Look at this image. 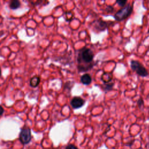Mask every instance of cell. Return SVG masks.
<instances>
[{
  "label": "cell",
  "instance_id": "8fae6325",
  "mask_svg": "<svg viewBox=\"0 0 149 149\" xmlns=\"http://www.w3.org/2000/svg\"><path fill=\"white\" fill-rule=\"evenodd\" d=\"M116 2L120 6L122 7H124L126 5V3H127V1H123V0H117L116 1Z\"/></svg>",
  "mask_w": 149,
  "mask_h": 149
},
{
  "label": "cell",
  "instance_id": "7a4b0ae2",
  "mask_svg": "<svg viewBox=\"0 0 149 149\" xmlns=\"http://www.w3.org/2000/svg\"><path fill=\"white\" fill-rule=\"evenodd\" d=\"M133 12V6L131 5H127L125 6L114 15V17L117 21H122L127 19Z\"/></svg>",
  "mask_w": 149,
  "mask_h": 149
},
{
  "label": "cell",
  "instance_id": "6da1fadb",
  "mask_svg": "<svg viewBox=\"0 0 149 149\" xmlns=\"http://www.w3.org/2000/svg\"><path fill=\"white\" fill-rule=\"evenodd\" d=\"M94 53L88 48L84 47L78 51L77 62V69L79 72L88 71L94 66Z\"/></svg>",
  "mask_w": 149,
  "mask_h": 149
},
{
  "label": "cell",
  "instance_id": "ba28073f",
  "mask_svg": "<svg viewBox=\"0 0 149 149\" xmlns=\"http://www.w3.org/2000/svg\"><path fill=\"white\" fill-rule=\"evenodd\" d=\"M40 82V79L38 76H34L30 80V85L33 87H37Z\"/></svg>",
  "mask_w": 149,
  "mask_h": 149
},
{
  "label": "cell",
  "instance_id": "4fadbf2b",
  "mask_svg": "<svg viewBox=\"0 0 149 149\" xmlns=\"http://www.w3.org/2000/svg\"><path fill=\"white\" fill-rule=\"evenodd\" d=\"M66 149H78V148L73 144H69L66 147Z\"/></svg>",
  "mask_w": 149,
  "mask_h": 149
},
{
  "label": "cell",
  "instance_id": "277c9868",
  "mask_svg": "<svg viewBox=\"0 0 149 149\" xmlns=\"http://www.w3.org/2000/svg\"><path fill=\"white\" fill-rule=\"evenodd\" d=\"M31 140V130L29 127L22 129L19 134V140L23 144H28Z\"/></svg>",
  "mask_w": 149,
  "mask_h": 149
},
{
  "label": "cell",
  "instance_id": "9a60e30c",
  "mask_svg": "<svg viewBox=\"0 0 149 149\" xmlns=\"http://www.w3.org/2000/svg\"><path fill=\"white\" fill-rule=\"evenodd\" d=\"M3 108L1 106H0V116L3 114Z\"/></svg>",
  "mask_w": 149,
  "mask_h": 149
},
{
  "label": "cell",
  "instance_id": "52a82bcc",
  "mask_svg": "<svg viewBox=\"0 0 149 149\" xmlns=\"http://www.w3.org/2000/svg\"><path fill=\"white\" fill-rule=\"evenodd\" d=\"M80 81L84 85H89L92 81V78L89 74L85 73L81 76Z\"/></svg>",
  "mask_w": 149,
  "mask_h": 149
},
{
  "label": "cell",
  "instance_id": "3957f363",
  "mask_svg": "<svg viewBox=\"0 0 149 149\" xmlns=\"http://www.w3.org/2000/svg\"><path fill=\"white\" fill-rule=\"evenodd\" d=\"M130 67L133 71L141 77H146L148 74V71L145 67L137 61L132 60L130 62Z\"/></svg>",
  "mask_w": 149,
  "mask_h": 149
},
{
  "label": "cell",
  "instance_id": "8992f818",
  "mask_svg": "<svg viewBox=\"0 0 149 149\" xmlns=\"http://www.w3.org/2000/svg\"><path fill=\"white\" fill-rule=\"evenodd\" d=\"M85 104V100L80 97H74L70 101V105L73 109H79Z\"/></svg>",
  "mask_w": 149,
  "mask_h": 149
},
{
  "label": "cell",
  "instance_id": "9c48e42d",
  "mask_svg": "<svg viewBox=\"0 0 149 149\" xmlns=\"http://www.w3.org/2000/svg\"><path fill=\"white\" fill-rule=\"evenodd\" d=\"M20 6V2L18 0H12L9 3V7L12 9H16L19 8Z\"/></svg>",
  "mask_w": 149,
  "mask_h": 149
},
{
  "label": "cell",
  "instance_id": "30bf717a",
  "mask_svg": "<svg viewBox=\"0 0 149 149\" xmlns=\"http://www.w3.org/2000/svg\"><path fill=\"white\" fill-rule=\"evenodd\" d=\"M114 84L113 83H104V86L102 87V88L104 89V90L107 92V91H109L111 90L112 89L113 87Z\"/></svg>",
  "mask_w": 149,
  "mask_h": 149
},
{
  "label": "cell",
  "instance_id": "5b68a950",
  "mask_svg": "<svg viewBox=\"0 0 149 149\" xmlns=\"http://www.w3.org/2000/svg\"><path fill=\"white\" fill-rule=\"evenodd\" d=\"M93 27L97 31H102L107 29L110 25L109 22L102 20L101 19H98L94 21Z\"/></svg>",
  "mask_w": 149,
  "mask_h": 149
},
{
  "label": "cell",
  "instance_id": "7c38bea8",
  "mask_svg": "<svg viewBox=\"0 0 149 149\" xmlns=\"http://www.w3.org/2000/svg\"><path fill=\"white\" fill-rule=\"evenodd\" d=\"M143 100L142 98H139L138 100H137V106L139 108H141V107L143 105Z\"/></svg>",
  "mask_w": 149,
  "mask_h": 149
},
{
  "label": "cell",
  "instance_id": "e0dca14e",
  "mask_svg": "<svg viewBox=\"0 0 149 149\" xmlns=\"http://www.w3.org/2000/svg\"><path fill=\"white\" fill-rule=\"evenodd\" d=\"M148 33H149V29H148Z\"/></svg>",
  "mask_w": 149,
  "mask_h": 149
},
{
  "label": "cell",
  "instance_id": "2e32d148",
  "mask_svg": "<svg viewBox=\"0 0 149 149\" xmlns=\"http://www.w3.org/2000/svg\"><path fill=\"white\" fill-rule=\"evenodd\" d=\"M1 69H0V76H1Z\"/></svg>",
  "mask_w": 149,
  "mask_h": 149
},
{
  "label": "cell",
  "instance_id": "5bb4252c",
  "mask_svg": "<svg viewBox=\"0 0 149 149\" xmlns=\"http://www.w3.org/2000/svg\"><path fill=\"white\" fill-rule=\"evenodd\" d=\"M105 9H106V10L108 12H112L113 10V8L111 6H108L107 8Z\"/></svg>",
  "mask_w": 149,
  "mask_h": 149
}]
</instances>
